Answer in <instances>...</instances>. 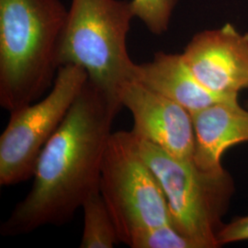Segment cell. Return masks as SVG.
<instances>
[{"label":"cell","instance_id":"cell-6","mask_svg":"<svg viewBox=\"0 0 248 248\" xmlns=\"http://www.w3.org/2000/svg\"><path fill=\"white\" fill-rule=\"evenodd\" d=\"M88 79V73L78 65H62L45 98L10 112L9 124L0 136L1 186H14L33 177L42 151Z\"/></svg>","mask_w":248,"mask_h":248},{"label":"cell","instance_id":"cell-3","mask_svg":"<svg viewBox=\"0 0 248 248\" xmlns=\"http://www.w3.org/2000/svg\"><path fill=\"white\" fill-rule=\"evenodd\" d=\"M133 18L131 1L72 0L58 55L60 66L85 69L89 79L122 108L124 89L134 80L136 63L127 50Z\"/></svg>","mask_w":248,"mask_h":248},{"label":"cell","instance_id":"cell-4","mask_svg":"<svg viewBox=\"0 0 248 248\" xmlns=\"http://www.w3.org/2000/svg\"><path fill=\"white\" fill-rule=\"evenodd\" d=\"M133 135L142 158L162 186L172 225L198 248H219L222 217L234 190L230 174L225 169L204 171L192 160L176 157Z\"/></svg>","mask_w":248,"mask_h":248},{"label":"cell","instance_id":"cell-10","mask_svg":"<svg viewBox=\"0 0 248 248\" xmlns=\"http://www.w3.org/2000/svg\"><path fill=\"white\" fill-rule=\"evenodd\" d=\"M184 107L191 114L226 100L203 87L190 71L181 53L157 52L150 62L136 63L134 80Z\"/></svg>","mask_w":248,"mask_h":248},{"label":"cell","instance_id":"cell-8","mask_svg":"<svg viewBox=\"0 0 248 248\" xmlns=\"http://www.w3.org/2000/svg\"><path fill=\"white\" fill-rule=\"evenodd\" d=\"M122 104L133 115L131 132L136 137L176 157L192 160L195 143L193 121L184 107L135 81L124 89Z\"/></svg>","mask_w":248,"mask_h":248},{"label":"cell","instance_id":"cell-9","mask_svg":"<svg viewBox=\"0 0 248 248\" xmlns=\"http://www.w3.org/2000/svg\"><path fill=\"white\" fill-rule=\"evenodd\" d=\"M191 115L195 136L192 161L204 171H223V153L235 144L248 142V110L238 100H226Z\"/></svg>","mask_w":248,"mask_h":248},{"label":"cell","instance_id":"cell-11","mask_svg":"<svg viewBox=\"0 0 248 248\" xmlns=\"http://www.w3.org/2000/svg\"><path fill=\"white\" fill-rule=\"evenodd\" d=\"M81 208L84 212V228L80 248H112L121 243L99 188L88 196Z\"/></svg>","mask_w":248,"mask_h":248},{"label":"cell","instance_id":"cell-13","mask_svg":"<svg viewBox=\"0 0 248 248\" xmlns=\"http://www.w3.org/2000/svg\"><path fill=\"white\" fill-rule=\"evenodd\" d=\"M177 0H132L134 18H138L148 31L160 35L169 30Z\"/></svg>","mask_w":248,"mask_h":248},{"label":"cell","instance_id":"cell-7","mask_svg":"<svg viewBox=\"0 0 248 248\" xmlns=\"http://www.w3.org/2000/svg\"><path fill=\"white\" fill-rule=\"evenodd\" d=\"M199 82L224 98L248 89V33L227 23L197 33L181 53Z\"/></svg>","mask_w":248,"mask_h":248},{"label":"cell","instance_id":"cell-14","mask_svg":"<svg viewBox=\"0 0 248 248\" xmlns=\"http://www.w3.org/2000/svg\"><path fill=\"white\" fill-rule=\"evenodd\" d=\"M245 240H248V215L236 217L232 222L224 224L218 236L220 247Z\"/></svg>","mask_w":248,"mask_h":248},{"label":"cell","instance_id":"cell-1","mask_svg":"<svg viewBox=\"0 0 248 248\" xmlns=\"http://www.w3.org/2000/svg\"><path fill=\"white\" fill-rule=\"evenodd\" d=\"M121 108L88 79L42 151L31 190L1 224L3 236L71 220L88 196L99 188L111 126Z\"/></svg>","mask_w":248,"mask_h":248},{"label":"cell","instance_id":"cell-2","mask_svg":"<svg viewBox=\"0 0 248 248\" xmlns=\"http://www.w3.org/2000/svg\"><path fill=\"white\" fill-rule=\"evenodd\" d=\"M67 17L60 0H0V105L9 113L53 86Z\"/></svg>","mask_w":248,"mask_h":248},{"label":"cell","instance_id":"cell-5","mask_svg":"<svg viewBox=\"0 0 248 248\" xmlns=\"http://www.w3.org/2000/svg\"><path fill=\"white\" fill-rule=\"evenodd\" d=\"M99 190L121 243L141 231L172 224L157 179L142 158L133 133H111L101 166Z\"/></svg>","mask_w":248,"mask_h":248},{"label":"cell","instance_id":"cell-12","mask_svg":"<svg viewBox=\"0 0 248 248\" xmlns=\"http://www.w3.org/2000/svg\"><path fill=\"white\" fill-rule=\"evenodd\" d=\"M133 248H198V246L172 224L148 228L135 233L129 240Z\"/></svg>","mask_w":248,"mask_h":248}]
</instances>
